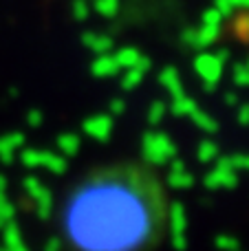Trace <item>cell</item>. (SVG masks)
<instances>
[{
  "label": "cell",
  "mask_w": 249,
  "mask_h": 251,
  "mask_svg": "<svg viewBox=\"0 0 249 251\" xmlns=\"http://www.w3.org/2000/svg\"><path fill=\"white\" fill-rule=\"evenodd\" d=\"M163 192L150 170L110 165L66 196L62 231L73 251H146L166 223Z\"/></svg>",
  "instance_id": "6da1fadb"
},
{
  "label": "cell",
  "mask_w": 249,
  "mask_h": 251,
  "mask_svg": "<svg viewBox=\"0 0 249 251\" xmlns=\"http://www.w3.org/2000/svg\"><path fill=\"white\" fill-rule=\"evenodd\" d=\"M141 156L148 165H166L176 156V146L166 132H146L141 139Z\"/></svg>",
  "instance_id": "7a4b0ae2"
},
{
  "label": "cell",
  "mask_w": 249,
  "mask_h": 251,
  "mask_svg": "<svg viewBox=\"0 0 249 251\" xmlns=\"http://www.w3.org/2000/svg\"><path fill=\"white\" fill-rule=\"evenodd\" d=\"M238 185V172L229 165L227 156H216V168L205 174L207 190H234Z\"/></svg>",
  "instance_id": "3957f363"
},
{
  "label": "cell",
  "mask_w": 249,
  "mask_h": 251,
  "mask_svg": "<svg viewBox=\"0 0 249 251\" xmlns=\"http://www.w3.org/2000/svg\"><path fill=\"white\" fill-rule=\"evenodd\" d=\"M192 69L203 79V84H219L225 73V64L214 53H207V51H201L199 55H194Z\"/></svg>",
  "instance_id": "277c9868"
},
{
  "label": "cell",
  "mask_w": 249,
  "mask_h": 251,
  "mask_svg": "<svg viewBox=\"0 0 249 251\" xmlns=\"http://www.w3.org/2000/svg\"><path fill=\"white\" fill-rule=\"evenodd\" d=\"M82 130H84V132H86L91 139H95V141L106 143V141L110 139V134H113V130H115L113 115H108V113L93 115V117H88L86 122L82 124Z\"/></svg>",
  "instance_id": "5b68a950"
},
{
  "label": "cell",
  "mask_w": 249,
  "mask_h": 251,
  "mask_svg": "<svg viewBox=\"0 0 249 251\" xmlns=\"http://www.w3.org/2000/svg\"><path fill=\"white\" fill-rule=\"evenodd\" d=\"M79 42H82L84 49H88L95 55H101V53H110L115 49V38L108 33H97V31H82L79 35Z\"/></svg>",
  "instance_id": "8992f818"
},
{
  "label": "cell",
  "mask_w": 249,
  "mask_h": 251,
  "mask_svg": "<svg viewBox=\"0 0 249 251\" xmlns=\"http://www.w3.org/2000/svg\"><path fill=\"white\" fill-rule=\"evenodd\" d=\"M168 165H170V172H168V185H170L172 190H188V187H192L194 176H192V172L185 168L183 161L174 156Z\"/></svg>",
  "instance_id": "52a82bcc"
},
{
  "label": "cell",
  "mask_w": 249,
  "mask_h": 251,
  "mask_svg": "<svg viewBox=\"0 0 249 251\" xmlns=\"http://www.w3.org/2000/svg\"><path fill=\"white\" fill-rule=\"evenodd\" d=\"M122 73L117 60H115L113 53H101V55H95V60L91 62V75L100 79H108L115 77V75Z\"/></svg>",
  "instance_id": "ba28073f"
},
{
  "label": "cell",
  "mask_w": 249,
  "mask_h": 251,
  "mask_svg": "<svg viewBox=\"0 0 249 251\" xmlns=\"http://www.w3.org/2000/svg\"><path fill=\"white\" fill-rule=\"evenodd\" d=\"M166 221L170 227V234H185L188 229V212H185V205L179 201H172L166 205Z\"/></svg>",
  "instance_id": "9c48e42d"
},
{
  "label": "cell",
  "mask_w": 249,
  "mask_h": 251,
  "mask_svg": "<svg viewBox=\"0 0 249 251\" xmlns=\"http://www.w3.org/2000/svg\"><path fill=\"white\" fill-rule=\"evenodd\" d=\"M157 79H159V84L170 93V97H176V95H181V93H185L183 84H181V75H179V71H176L174 66H163V69L159 71Z\"/></svg>",
  "instance_id": "30bf717a"
},
{
  "label": "cell",
  "mask_w": 249,
  "mask_h": 251,
  "mask_svg": "<svg viewBox=\"0 0 249 251\" xmlns=\"http://www.w3.org/2000/svg\"><path fill=\"white\" fill-rule=\"evenodd\" d=\"M221 38V25H203L197 29V47L194 51H203V49H210L212 44H216Z\"/></svg>",
  "instance_id": "8fae6325"
},
{
  "label": "cell",
  "mask_w": 249,
  "mask_h": 251,
  "mask_svg": "<svg viewBox=\"0 0 249 251\" xmlns=\"http://www.w3.org/2000/svg\"><path fill=\"white\" fill-rule=\"evenodd\" d=\"M197 108V101L192 100L190 95H185V93H181V95L172 97L170 100V106H168V110H170L174 117H188L192 110Z\"/></svg>",
  "instance_id": "7c38bea8"
},
{
  "label": "cell",
  "mask_w": 249,
  "mask_h": 251,
  "mask_svg": "<svg viewBox=\"0 0 249 251\" xmlns=\"http://www.w3.org/2000/svg\"><path fill=\"white\" fill-rule=\"evenodd\" d=\"M188 117L192 119V124L197 126L199 130H203V132H210V134H212V132H216V130H219V122H216V119L212 117L210 113H205V110H201V108H199V106L192 110V113L188 115Z\"/></svg>",
  "instance_id": "4fadbf2b"
},
{
  "label": "cell",
  "mask_w": 249,
  "mask_h": 251,
  "mask_svg": "<svg viewBox=\"0 0 249 251\" xmlns=\"http://www.w3.org/2000/svg\"><path fill=\"white\" fill-rule=\"evenodd\" d=\"M141 57V51L137 47H122L115 51V60H117L119 69H132L137 64V60Z\"/></svg>",
  "instance_id": "5bb4252c"
},
{
  "label": "cell",
  "mask_w": 249,
  "mask_h": 251,
  "mask_svg": "<svg viewBox=\"0 0 249 251\" xmlns=\"http://www.w3.org/2000/svg\"><path fill=\"white\" fill-rule=\"evenodd\" d=\"M232 31L236 40L249 44V11H243L241 16H232Z\"/></svg>",
  "instance_id": "9a60e30c"
},
{
  "label": "cell",
  "mask_w": 249,
  "mask_h": 251,
  "mask_svg": "<svg viewBox=\"0 0 249 251\" xmlns=\"http://www.w3.org/2000/svg\"><path fill=\"white\" fill-rule=\"evenodd\" d=\"M119 7H122V0H93L91 9H95L97 16L101 18H117Z\"/></svg>",
  "instance_id": "2e32d148"
},
{
  "label": "cell",
  "mask_w": 249,
  "mask_h": 251,
  "mask_svg": "<svg viewBox=\"0 0 249 251\" xmlns=\"http://www.w3.org/2000/svg\"><path fill=\"white\" fill-rule=\"evenodd\" d=\"M216 156H219V146L212 139H203L197 146V159L201 163H212V161H216Z\"/></svg>",
  "instance_id": "e0dca14e"
},
{
  "label": "cell",
  "mask_w": 249,
  "mask_h": 251,
  "mask_svg": "<svg viewBox=\"0 0 249 251\" xmlns=\"http://www.w3.org/2000/svg\"><path fill=\"white\" fill-rule=\"evenodd\" d=\"M79 146H82V141H79V137L73 132H66V134H62V137H57V148H60L66 156L77 154Z\"/></svg>",
  "instance_id": "ac0fdd59"
},
{
  "label": "cell",
  "mask_w": 249,
  "mask_h": 251,
  "mask_svg": "<svg viewBox=\"0 0 249 251\" xmlns=\"http://www.w3.org/2000/svg\"><path fill=\"white\" fill-rule=\"evenodd\" d=\"M146 73H141L139 69H124V75H122V88L124 91H135L141 82H144Z\"/></svg>",
  "instance_id": "d6986e66"
},
{
  "label": "cell",
  "mask_w": 249,
  "mask_h": 251,
  "mask_svg": "<svg viewBox=\"0 0 249 251\" xmlns=\"http://www.w3.org/2000/svg\"><path fill=\"white\" fill-rule=\"evenodd\" d=\"M91 2L88 0H73L71 2V16H73V20H77V22H84V20H88L91 18Z\"/></svg>",
  "instance_id": "ffe728a7"
},
{
  "label": "cell",
  "mask_w": 249,
  "mask_h": 251,
  "mask_svg": "<svg viewBox=\"0 0 249 251\" xmlns=\"http://www.w3.org/2000/svg\"><path fill=\"white\" fill-rule=\"evenodd\" d=\"M232 79L236 86L249 88V66L245 62H236V64L232 66Z\"/></svg>",
  "instance_id": "44dd1931"
},
{
  "label": "cell",
  "mask_w": 249,
  "mask_h": 251,
  "mask_svg": "<svg viewBox=\"0 0 249 251\" xmlns=\"http://www.w3.org/2000/svg\"><path fill=\"white\" fill-rule=\"evenodd\" d=\"M166 110H168L166 101L154 100L152 104H150V108H148V124H152V126L161 124V122H163V117H166Z\"/></svg>",
  "instance_id": "7402d4cb"
},
{
  "label": "cell",
  "mask_w": 249,
  "mask_h": 251,
  "mask_svg": "<svg viewBox=\"0 0 249 251\" xmlns=\"http://www.w3.org/2000/svg\"><path fill=\"white\" fill-rule=\"evenodd\" d=\"M214 245H216V249H221V251H238V247H241L238 238H234V236H227V234L216 236Z\"/></svg>",
  "instance_id": "603a6c76"
},
{
  "label": "cell",
  "mask_w": 249,
  "mask_h": 251,
  "mask_svg": "<svg viewBox=\"0 0 249 251\" xmlns=\"http://www.w3.org/2000/svg\"><path fill=\"white\" fill-rule=\"evenodd\" d=\"M227 161L236 172H249V154H229Z\"/></svg>",
  "instance_id": "cb8c5ba5"
},
{
  "label": "cell",
  "mask_w": 249,
  "mask_h": 251,
  "mask_svg": "<svg viewBox=\"0 0 249 251\" xmlns=\"http://www.w3.org/2000/svg\"><path fill=\"white\" fill-rule=\"evenodd\" d=\"M201 22L203 25H223V16L216 11V7H207L201 13Z\"/></svg>",
  "instance_id": "d4e9b609"
},
{
  "label": "cell",
  "mask_w": 249,
  "mask_h": 251,
  "mask_svg": "<svg viewBox=\"0 0 249 251\" xmlns=\"http://www.w3.org/2000/svg\"><path fill=\"white\" fill-rule=\"evenodd\" d=\"M212 7H216V11L223 16V20H225V18H232L234 13H236V9L232 7V2H229V0H214V4H212Z\"/></svg>",
  "instance_id": "484cf974"
},
{
  "label": "cell",
  "mask_w": 249,
  "mask_h": 251,
  "mask_svg": "<svg viewBox=\"0 0 249 251\" xmlns=\"http://www.w3.org/2000/svg\"><path fill=\"white\" fill-rule=\"evenodd\" d=\"M181 42L190 49L197 47V26H185V29L181 31Z\"/></svg>",
  "instance_id": "4316f807"
},
{
  "label": "cell",
  "mask_w": 249,
  "mask_h": 251,
  "mask_svg": "<svg viewBox=\"0 0 249 251\" xmlns=\"http://www.w3.org/2000/svg\"><path fill=\"white\" fill-rule=\"evenodd\" d=\"M126 113V101L119 100V97H115V100L108 101V115H113V117H119V115Z\"/></svg>",
  "instance_id": "83f0119b"
},
{
  "label": "cell",
  "mask_w": 249,
  "mask_h": 251,
  "mask_svg": "<svg viewBox=\"0 0 249 251\" xmlns=\"http://www.w3.org/2000/svg\"><path fill=\"white\" fill-rule=\"evenodd\" d=\"M236 119L241 126H249V101H238V108H236Z\"/></svg>",
  "instance_id": "f1b7e54d"
},
{
  "label": "cell",
  "mask_w": 249,
  "mask_h": 251,
  "mask_svg": "<svg viewBox=\"0 0 249 251\" xmlns=\"http://www.w3.org/2000/svg\"><path fill=\"white\" fill-rule=\"evenodd\" d=\"M170 240H172V247L176 251H185L188 247V238H185V234H170Z\"/></svg>",
  "instance_id": "f546056e"
},
{
  "label": "cell",
  "mask_w": 249,
  "mask_h": 251,
  "mask_svg": "<svg viewBox=\"0 0 249 251\" xmlns=\"http://www.w3.org/2000/svg\"><path fill=\"white\" fill-rule=\"evenodd\" d=\"M135 69H139L141 73H148L150 69H152V60H150L148 55H141L139 60H137V64H135Z\"/></svg>",
  "instance_id": "4dcf8cb0"
},
{
  "label": "cell",
  "mask_w": 249,
  "mask_h": 251,
  "mask_svg": "<svg viewBox=\"0 0 249 251\" xmlns=\"http://www.w3.org/2000/svg\"><path fill=\"white\" fill-rule=\"evenodd\" d=\"M223 101H225V106L234 108V106H236L241 100H238V93H236V91H227V93L223 95Z\"/></svg>",
  "instance_id": "1f68e13d"
},
{
  "label": "cell",
  "mask_w": 249,
  "mask_h": 251,
  "mask_svg": "<svg viewBox=\"0 0 249 251\" xmlns=\"http://www.w3.org/2000/svg\"><path fill=\"white\" fill-rule=\"evenodd\" d=\"M214 55L219 57V60L223 62V64H227V62H229V57H232V51H229L227 47H219V49H216V51H214Z\"/></svg>",
  "instance_id": "d6a6232c"
},
{
  "label": "cell",
  "mask_w": 249,
  "mask_h": 251,
  "mask_svg": "<svg viewBox=\"0 0 249 251\" xmlns=\"http://www.w3.org/2000/svg\"><path fill=\"white\" fill-rule=\"evenodd\" d=\"M234 9H241V11H249V0H229Z\"/></svg>",
  "instance_id": "836d02e7"
},
{
  "label": "cell",
  "mask_w": 249,
  "mask_h": 251,
  "mask_svg": "<svg viewBox=\"0 0 249 251\" xmlns=\"http://www.w3.org/2000/svg\"><path fill=\"white\" fill-rule=\"evenodd\" d=\"M29 119H31V124H33V126H38L40 122H42V115H40L38 110H33V113L29 115Z\"/></svg>",
  "instance_id": "e575fe53"
},
{
  "label": "cell",
  "mask_w": 249,
  "mask_h": 251,
  "mask_svg": "<svg viewBox=\"0 0 249 251\" xmlns=\"http://www.w3.org/2000/svg\"><path fill=\"white\" fill-rule=\"evenodd\" d=\"M216 88H219V84H205V86H203V91H205V93H214Z\"/></svg>",
  "instance_id": "d590c367"
},
{
  "label": "cell",
  "mask_w": 249,
  "mask_h": 251,
  "mask_svg": "<svg viewBox=\"0 0 249 251\" xmlns=\"http://www.w3.org/2000/svg\"><path fill=\"white\" fill-rule=\"evenodd\" d=\"M245 64H247V66H249V55H247V60H245Z\"/></svg>",
  "instance_id": "8d00e7d4"
}]
</instances>
